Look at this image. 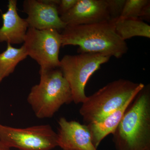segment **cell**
<instances>
[{
    "label": "cell",
    "mask_w": 150,
    "mask_h": 150,
    "mask_svg": "<svg viewBox=\"0 0 150 150\" xmlns=\"http://www.w3.org/2000/svg\"><path fill=\"white\" fill-rule=\"evenodd\" d=\"M144 86L122 79L111 82L87 96L80 114L86 125L98 121L132 101Z\"/></svg>",
    "instance_id": "obj_4"
},
{
    "label": "cell",
    "mask_w": 150,
    "mask_h": 150,
    "mask_svg": "<svg viewBox=\"0 0 150 150\" xmlns=\"http://www.w3.org/2000/svg\"><path fill=\"white\" fill-rule=\"evenodd\" d=\"M17 1L9 0L8 10L2 14L3 25L0 28V43L11 44L24 43L29 28L26 19L22 18L17 11Z\"/></svg>",
    "instance_id": "obj_11"
},
{
    "label": "cell",
    "mask_w": 150,
    "mask_h": 150,
    "mask_svg": "<svg viewBox=\"0 0 150 150\" xmlns=\"http://www.w3.org/2000/svg\"><path fill=\"white\" fill-rule=\"evenodd\" d=\"M126 0H106L110 20L115 21L121 16Z\"/></svg>",
    "instance_id": "obj_16"
},
{
    "label": "cell",
    "mask_w": 150,
    "mask_h": 150,
    "mask_svg": "<svg viewBox=\"0 0 150 150\" xmlns=\"http://www.w3.org/2000/svg\"><path fill=\"white\" fill-rule=\"evenodd\" d=\"M115 31L126 41L131 38L139 36L150 38V26L139 18H119L115 21Z\"/></svg>",
    "instance_id": "obj_13"
},
{
    "label": "cell",
    "mask_w": 150,
    "mask_h": 150,
    "mask_svg": "<svg viewBox=\"0 0 150 150\" xmlns=\"http://www.w3.org/2000/svg\"><path fill=\"white\" fill-rule=\"evenodd\" d=\"M27 56L23 45L20 48H16L7 43L5 51L0 53V83L13 73L19 63Z\"/></svg>",
    "instance_id": "obj_14"
},
{
    "label": "cell",
    "mask_w": 150,
    "mask_h": 150,
    "mask_svg": "<svg viewBox=\"0 0 150 150\" xmlns=\"http://www.w3.org/2000/svg\"><path fill=\"white\" fill-rule=\"evenodd\" d=\"M60 18L67 25L93 24L110 20L106 0H78L72 8Z\"/></svg>",
    "instance_id": "obj_9"
},
{
    "label": "cell",
    "mask_w": 150,
    "mask_h": 150,
    "mask_svg": "<svg viewBox=\"0 0 150 150\" xmlns=\"http://www.w3.org/2000/svg\"><path fill=\"white\" fill-rule=\"evenodd\" d=\"M60 0H25L23 11L29 27L38 30L54 29L63 30L67 24L59 16L57 6Z\"/></svg>",
    "instance_id": "obj_8"
},
{
    "label": "cell",
    "mask_w": 150,
    "mask_h": 150,
    "mask_svg": "<svg viewBox=\"0 0 150 150\" xmlns=\"http://www.w3.org/2000/svg\"><path fill=\"white\" fill-rule=\"evenodd\" d=\"M110 58L102 54L83 53L66 55L60 60L59 68L70 86L73 102L79 104L85 101L86 86L90 78Z\"/></svg>",
    "instance_id": "obj_5"
},
{
    "label": "cell",
    "mask_w": 150,
    "mask_h": 150,
    "mask_svg": "<svg viewBox=\"0 0 150 150\" xmlns=\"http://www.w3.org/2000/svg\"><path fill=\"white\" fill-rule=\"evenodd\" d=\"M112 134L116 150H150L149 85L137 94Z\"/></svg>",
    "instance_id": "obj_2"
},
{
    "label": "cell",
    "mask_w": 150,
    "mask_h": 150,
    "mask_svg": "<svg viewBox=\"0 0 150 150\" xmlns=\"http://www.w3.org/2000/svg\"><path fill=\"white\" fill-rule=\"evenodd\" d=\"M57 144L64 150H98L94 146L87 126L62 117L58 121Z\"/></svg>",
    "instance_id": "obj_10"
},
{
    "label": "cell",
    "mask_w": 150,
    "mask_h": 150,
    "mask_svg": "<svg viewBox=\"0 0 150 150\" xmlns=\"http://www.w3.org/2000/svg\"><path fill=\"white\" fill-rule=\"evenodd\" d=\"M39 73L40 82L31 88L27 101L37 118H51L62 105L73 102L72 94L59 68Z\"/></svg>",
    "instance_id": "obj_3"
},
{
    "label": "cell",
    "mask_w": 150,
    "mask_h": 150,
    "mask_svg": "<svg viewBox=\"0 0 150 150\" xmlns=\"http://www.w3.org/2000/svg\"><path fill=\"white\" fill-rule=\"evenodd\" d=\"M0 150H11V148L6 146L0 142Z\"/></svg>",
    "instance_id": "obj_19"
},
{
    "label": "cell",
    "mask_w": 150,
    "mask_h": 150,
    "mask_svg": "<svg viewBox=\"0 0 150 150\" xmlns=\"http://www.w3.org/2000/svg\"><path fill=\"white\" fill-rule=\"evenodd\" d=\"M149 0H126L119 18H139L142 8Z\"/></svg>",
    "instance_id": "obj_15"
},
{
    "label": "cell",
    "mask_w": 150,
    "mask_h": 150,
    "mask_svg": "<svg viewBox=\"0 0 150 150\" xmlns=\"http://www.w3.org/2000/svg\"><path fill=\"white\" fill-rule=\"evenodd\" d=\"M132 100L99 120L86 125L90 133L92 142L95 148L98 149L103 140L115 131Z\"/></svg>",
    "instance_id": "obj_12"
},
{
    "label": "cell",
    "mask_w": 150,
    "mask_h": 150,
    "mask_svg": "<svg viewBox=\"0 0 150 150\" xmlns=\"http://www.w3.org/2000/svg\"><path fill=\"white\" fill-rule=\"evenodd\" d=\"M139 18L143 21H146L149 22L150 21V2L148 3L146 6L142 8Z\"/></svg>",
    "instance_id": "obj_18"
},
{
    "label": "cell",
    "mask_w": 150,
    "mask_h": 150,
    "mask_svg": "<svg viewBox=\"0 0 150 150\" xmlns=\"http://www.w3.org/2000/svg\"><path fill=\"white\" fill-rule=\"evenodd\" d=\"M23 43L28 56L40 66L39 71L59 68V54L62 40L61 33L58 30L29 27Z\"/></svg>",
    "instance_id": "obj_7"
},
{
    "label": "cell",
    "mask_w": 150,
    "mask_h": 150,
    "mask_svg": "<svg viewBox=\"0 0 150 150\" xmlns=\"http://www.w3.org/2000/svg\"><path fill=\"white\" fill-rule=\"evenodd\" d=\"M77 1L78 0H60V2L57 6V11L59 16L68 12Z\"/></svg>",
    "instance_id": "obj_17"
},
{
    "label": "cell",
    "mask_w": 150,
    "mask_h": 150,
    "mask_svg": "<svg viewBox=\"0 0 150 150\" xmlns=\"http://www.w3.org/2000/svg\"><path fill=\"white\" fill-rule=\"evenodd\" d=\"M115 21L67 25L61 33L62 46H77L79 53H96L120 59L129 48L115 31Z\"/></svg>",
    "instance_id": "obj_1"
},
{
    "label": "cell",
    "mask_w": 150,
    "mask_h": 150,
    "mask_svg": "<svg viewBox=\"0 0 150 150\" xmlns=\"http://www.w3.org/2000/svg\"><path fill=\"white\" fill-rule=\"evenodd\" d=\"M57 133L50 125L16 128L0 124V142L18 150H51L58 146Z\"/></svg>",
    "instance_id": "obj_6"
}]
</instances>
